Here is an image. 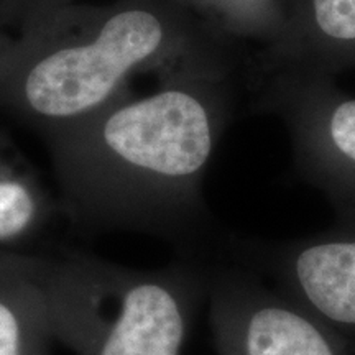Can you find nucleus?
Returning <instances> with one entry per match:
<instances>
[{
	"label": "nucleus",
	"mask_w": 355,
	"mask_h": 355,
	"mask_svg": "<svg viewBox=\"0 0 355 355\" xmlns=\"http://www.w3.org/2000/svg\"><path fill=\"white\" fill-rule=\"evenodd\" d=\"M232 74L183 71L125 92L46 144L71 219L178 234L204 216L202 183L230 114Z\"/></svg>",
	"instance_id": "nucleus-1"
},
{
	"label": "nucleus",
	"mask_w": 355,
	"mask_h": 355,
	"mask_svg": "<svg viewBox=\"0 0 355 355\" xmlns=\"http://www.w3.org/2000/svg\"><path fill=\"white\" fill-rule=\"evenodd\" d=\"M234 43L178 0L73 3L26 30L12 61L13 104L46 139L107 107L140 73L234 74Z\"/></svg>",
	"instance_id": "nucleus-2"
},
{
	"label": "nucleus",
	"mask_w": 355,
	"mask_h": 355,
	"mask_svg": "<svg viewBox=\"0 0 355 355\" xmlns=\"http://www.w3.org/2000/svg\"><path fill=\"white\" fill-rule=\"evenodd\" d=\"M201 278L191 270H133L86 254L50 259L53 339L76 355H181Z\"/></svg>",
	"instance_id": "nucleus-3"
},
{
	"label": "nucleus",
	"mask_w": 355,
	"mask_h": 355,
	"mask_svg": "<svg viewBox=\"0 0 355 355\" xmlns=\"http://www.w3.org/2000/svg\"><path fill=\"white\" fill-rule=\"evenodd\" d=\"M260 104L283 119L301 175L324 191L340 220H355V97L329 78L255 79Z\"/></svg>",
	"instance_id": "nucleus-4"
},
{
	"label": "nucleus",
	"mask_w": 355,
	"mask_h": 355,
	"mask_svg": "<svg viewBox=\"0 0 355 355\" xmlns=\"http://www.w3.org/2000/svg\"><path fill=\"white\" fill-rule=\"evenodd\" d=\"M211 321L214 339L241 355H355L345 332L243 273L214 279Z\"/></svg>",
	"instance_id": "nucleus-5"
},
{
	"label": "nucleus",
	"mask_w": 355,
	"mask_h": 355,
	"mask_svg": "<svg viewBox=\"0 0 355 355\" xmlns=\"http://www.w3.org/2000/svg\"><path fill=\"white\" fill-rule=\"evenodd\" d=\"M279 291L343 332H355V220L252 250Z\"/></svg>",
	"instance_id": "nucleus-6"
},
{
	"label": "nucleus",
	"mask_w": 355,
	"mask_h": 355,
	"mask_svg": "<svg viewBox=\"0 0 355 355\" xmlns=\"http://www.w3.org/2000/svg\"><path fill=\"white\" fill-rule=\"evenodd\" d=\"M285 26L259 53L252 78H332L355 68V0H283Z\"/></svg>",
	"instance_id": "nucleus-7"
},
{
	"label": "nucleus",
	"mask_w": 355,
	"mask_h": 355,
	"mask_svg": "<svg viewBox=\"0 0 355 355\" xmlns=\"http://www.w3.org/2000/svg\"><path fill=\"white\" fill-rule=\"evenodd\" d=\"M50 259L0 250V355H46Z\"/></svg>",
	"instance_id": "nucleus-8"
},
{
	"label": "nucleus",
	"mask_w": 355,
	"mask_h": 355,
	"mask_svg": "<svg viewBox=\"0 0 355 355\" xmlns=\"http://www.w3.org/2000/svg\"><path fill=\"white\" fill-rule=\"evenodd\" d=\"M229 42L272 44L285 26L283 0H178Z\"/></svg>",
	"instance_id": "nucleus-9"
},
{
	"label": "nucleus",
	"mask_w": 355,
	"mask_h": 355,
	"mask_svg": "<svg viewBox=\"0 0 355 355\" xmlns=\"http://www.w3.org/2000/svg\"><path fill=\"white\" fill-rule=\"evenodd\" d=\"M51 214V199L32 173L0 162V250L32 241Z\"/></svg>",
	"instance_id": "nucleus-10"
},
{
	"label": "nucleus",
	"mask_w": 355,
	"mask_h": 355,
	"mask_svg": "<svg viewBox=\"0 0 355 355\" xmlns=\"http://www.w3.org/2000/svg\"><path fill=\"white\" fill-rule=\"evenodd\" d=\"M17 13L24 19L26 30L33 28L40 21L50 19L63 8L76 3V0H13Z\"/></svg>",
	"instance_id": "nucleus-11"
},
{
	"label": "nucleus",
	"mask_w": 355,
	"mask_h": 355,
	"mask_svg": "<svg viewBox=\"0 0 355 355\" xmlns=\"http://www.w3.org/2000/svg\"><path fill=\"white\" fill-rule=\"evenodd\" d=\"M216 347H217V352H219V355H241L237 350L232 347V345L224 343V340L216 339Z\"/></svg>",
	"instance_id": "nucleus-12"
}]
</instances>
